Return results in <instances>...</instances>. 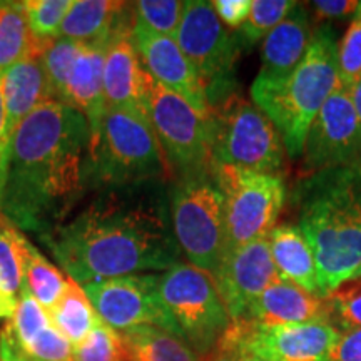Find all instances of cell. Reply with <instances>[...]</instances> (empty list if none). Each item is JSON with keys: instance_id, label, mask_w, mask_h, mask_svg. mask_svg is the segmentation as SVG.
I'll return each instance as SVG.
<instances>
[{"instance_id": "6da1fadb", "label": "cell", "mask_w": 361, "mask_h": 361, "mask_svg": "<svg viewBox=\"0 0 361 361\" xmlns=\"http://www.w3.org/2000/svg\"><path fill=\"white\" fill-rule=\"evenodd\" d=\"M39 241L79 284L168 271L180 259L161 180L99 189Z\"/></svg>"}, {"instance_id": "7a4b0ae2", "label": "cell", "mask_w": 361, "mask_h": 361, "mask_svg": "<svg viewBox=\"0 0 361 361\" xmlns=\"http://www.w3.org/2000/svg\"><path fill=\"white\" fill-rule=\"evenodd\" d=\"M90 152L87 119L62 102H44L12 133L0 214L37 238L51 233L90 191Z\"/></svg>"}, {"instance_id": "3957f363", "label": "cell", "mask_w": 361, "mask_h": 361, "mask_svg": "<svg viewBox=\"0 0 361 361\" xmlns=\"http://www.w3.org/2000/svg\"><path fill=\"white\" fill-rule=\"evenodd\" d=\"M290 201L328 296L361 268V161L300 176Z\"/></svg>"}, {"instance_id": "277c9868", "label": "cell", "mask_w": 361, "mask_h": 361, "mask_svg": "<svg viewBox=\"0 0 361 361\" xmlns=\"http://www.w3.org/2000/svg\"><path fill=\"white\" fill-rule=\"evenodd\" d=\"M338 37L329 24L313 30L303 61L281 85L251 96L281 134L286 156L301 159L306 134L335 90L340 87Z\"/></svg>"}, {"instance_id": "5b68a950", "label": "cell", "mask_w": 361, "mask_h": 361, "mask_svg": "<svg viewBox=\"0 0 361 361\" xmlns=\"http://www.w3.org/2000/svg\"><path fill=\"white\" fill-rule=\"evenodd\" d=\"M147 116L107 107L90 152V191L173 179Z\"/></svg>"}, {"instance_id": "8992f818", "label": "cell", "mask_w": 361, "mask_h": 361, "mask_svg": "<svg viewBox=\"0 0 361 361\" xmlns=\"http://www.w3.org/2000/svg\"><path fill=\"white\" fill-rule=\"evenodd\" d=\"M214 164L234 166L255 173L284 174L286 149L273 121L234 92L209 111Z\"/></svg>"}, {"instance_id": "52a82bcc", "label": "cell", "mask_w": 361, "mask_h": 361, "mask_svg": "<svg viewBox=\"0 0 361 361\" xmlns=\"http://www.w3.org/2000/svg\"><path fill=\"white\" fill-rule=\"evenodd\" d=\"M159 295L174 333L201 361H209L231 326L214 278L189 263H178L159 276Z\"/></svg>"}, {"instance_id": "ba28073f", "label": "cell", "mask_w": 361, "mask_h": 361, "mask_svg": "<svg viewBox=\"0 0 361 361\" xmlns=\"http://www.w3.org/2000/svg\"><path fill=\"white\" fill-rule=\"evenodd\" d=\"M169 216L180 252L211 276L226 250L224 200L211 174L176 178L168 189Z\"/></svg>"}, {"instance_id": "9c48e42d", "label": "cell", "mask_w": 361, "mask_h": 361, "mask_svg": "<svg viewBox=\"0 0 361 361\" xmlns=\"http://www.w3.org/2000/svg\"><path fill=\"white\" fill-rule=\"evenodd\" d=\"M146 116L173 171V179L213 173L209 117L202 116L149 74L146 78Z\"/></svg>"}, {"instance_id": "30bf717a", "label": "cell", "mask_w": 361, "mask_h": 361, "mask_svg": "<svg viewBox=\"0 0 361 361\" xmlns=\"http://www.w3.org/2000/svg\"><path fill=\"white\" fill-rule=\"evenodd\" d=\"M213 178L224 200V256L268 238L288 200L284 176L214 164Z\"/></svg>"}, {"instance_id": "8fae6325", "label": "cell", "mask_w": 361, "mask_h": 361, "mask_svg": "<svg viewBox=\"0 0 361 361\" xmlns=\"http://www.w3.org/2000/svg\"><path fill=\"white\" fill-rule=\"evenodd\" d=\"M174 40L200 75L209 111L238 92L234 64L243 40L219 20L213 2L188 0Z\"/></svg>"}, {"instance_id": "7c38bea8", "label": "cell", "mask_w": 361, "mask_h": 361, "mask_svg": "<svg viewBox=\"0 0 361 361\" xmlns=\"http://www.w3.org/2000/svg\"><path fill=\"white\" fill-rule=\"evenodd\" d=\"M340 335L341 331L328 322L266 326L241 319L226 329L209 360L239 351L263 361H329Z\"/></svg>"}, {"instance_id": "4fadbf2b", "label": "cell", "mask_w": 361, "mask_h": 361, "mask_svg": "<svg viewBox=\"0 0 361 361\" xmlns=\"http://www.w3.org/2000/svg\"><path fill=\"white\" fill-rule=\"evenodd\" d=\"M82 288L99 318L117 333L141 326H157L174 333L173 322L162 305L157 274L101 279L82 284Z\"/></svg>"}, {"instance_id": "5bb4252c", "label": "cell", "mask_w": 361, "mask_h": 361, "mask_svg": "<svg viewBox=\"0 0 361 361\" xmlns=\"http://www.w3.org/2000/svg\"><path fill=\"white\" fill-rule=\"evenodd\" d=\"M358 161H361V121L350 90L340 85L310 126L301 154V176Z\"/></svg>"}, {"instance_id": "9a60e30c", "label": "cell", "mask_w": 361, "mask_h": 361, "mask_svg": "<svg viewBox=\"0 0 361 361\" xmlns=\"http://www.w3.org/2000/svg\"><path fill=\"white\" fill-rule=\"evenodd\" d=\"M0 361H72V345L27 290L0 331Z\"/></svg>"}, {"instance_id": "2e32d148", "label": "cell", "mask_w": 361, "mask_h": 361, "mask_svg": "<svg viewBox=\"0 0 361 361\" xmlns=\"http://www.w3.org/2000/svg\"><path fill=\"white\" fill-rule=\"evenodd\" d=\"M213 278L231 322L245 318L252 301L281 279L271 256L268 238L228 252Z\"/></svg>"}, {"instance_id": "e0dca14e", "label": "cell", "mask_w": 361, "mask_h": 361, "mask_svg": "<svg viewBox=\"0 0 361 361\" xmlns=\"http://www.w3.org/2000/svg\"><path fill=\"white\" fill-rule=\"evenodd\" d=\"M133 40L144 71L156 82L191 104L202 116L209 117L204 85L178 42L137 24L133 27Z\"/></svg>"}, {"instance_id": "ac0fdd59", "label": "cell", "mask_w": 361, "mask_h": 361, "mask_svg": "<svg viewBox=\"0 0 361 361\" xmlns=\"http://www.w3.org/2000/svg\"><path fill=\"white\" fill-rule=\"evenodd\" d=\"M313 30L308 8L296 4L281 24L266 35L261 49L258 78L251 85V96L281 85L303 61Z\"/></svg>"}, {"instance_id": "d6986e66", "label": "cell", "mask_w": 361, "mask_h": 361, "mask_svg": "<svg viewBox=\"0 0 361 361\" xmlns=\"http://www.w3.org/2000/svg\"><path fill=\"white\" fill-rule=\"evenodd\" d=\"M146 78L133 32L117 35L104 59V97L107 107L146 116Z\"/></svg>"}, {"instance_id": "ffe728a7", "label": "cell", "mask_w": 361, "mask_h": 361, "mask_svg": "<svg viewBox=\"0 0 361 361\" xmlns=\"http://www.w3.org/2000/svg\"><path fill=\"white\" fill-rule=\"evenodd\" d=\"M243 319L251 323L266 324H296L328 322L329 305L326 298L314 296L300 286L284 279H278L252 301ZM241 322V319H239Z\"/></svg>"}, {"instance_id": "44dd1931", "label": "cell", "mask_w": 361, "mask_h": 361, "mask_svg": "<svg viewBox=\"0 0 361 361\" xmlns=\"http://www.w3.org/2000/svg\"><path fill=\"white\" fill-rule=\"evenodd\" d=\"M133 4L111 0H74L61 34L84 45H109L117 35L133 32Z\"/></svg>"}, {"instance_id": "7402d4cb", "label": "cell", "mask_w": 361, "mask_h": 361, "mask_svg": "<svg viewBox=\"0 0 361 361\" xmlns=\"http://www.w3.org/2000/svg\"><path fill=\"white\" fill-rule=\"evenodd\" d=\"M109 45H84L80 49L71 78L67 80L64 102L87 119L92 141L96 139L102 116L107 109L104 97V59Z\"/></svg>"}, {"instance_id": "603a6c76", "label": "cell", "mask_w": 361, "mask_h": 361, "mask_svg": "<svg viewBox=\"0 0 361 361\" xmlns=\"http://www.w3.org/2000/svg\"><path fill=\"white\" fill-rule=\"evenodd\" d=\"M42 51L32 52L0 74L7 112V130L11 137L17 126L30 112L44 102L52 101L51 87L42 64Z\"/></svg>"}, {"instance_id": "cb8c5ba5", "label": "cell", "mask_w": 361, "mask_h": 361, "mask_svg": "<svg viewBox=\"0 0 361 361\" xmlns=\"http://www.w3.org/2000/svg\"><path fill=\"white\" fill-rule=\"evenodd\" d=\"M268 243L279 278L296 284L311 295L326 298L319 286L313 250L298 224L274 226L268 234Z\"/></svg>"}, {"instance_id": "d4e9b609", "label": "cell", "mask_w": 361, "mask_h": 361, "mask_svg": "<svg viewBox=\"0 0 361 361\" xmlns=\"http://www.w3.org/2000/svg\"><path fill=\"white\" fill-rule=\"evenodd\" d=\"M121 336L129 361H201L183 338L164 328L141 326Z\"/></svg>"}, {"instance_id": "484cf974", "label": "cell", "mask_w": 361, "mask_h": 361, "mask_svg": "<svg viewBox=\"0 0 361 361\" xmlns=\"http://www.w3.org/2000/svg\"><path fill=\"white\" fill-rule=\"evenodd\" d=\"M49 318L54 328L71 343L78 345L89 335L97 322L96 310L90 305L84 288L78 281L67 276L64 291L54 308L49 311Z\"/></svg>"}, {"instance_id": "4316f807", "label": "cell", "mask_w": 361, "mask_h": 361, "mask_svg": "<svg viewBox=\"0 0 361 361\" xmlns=\"http://www.w3.org/2000/svg\"><path fill=\"white\" fill-rule=\"evenodd\" d=\"M20 258L24 271V288L42 308L51 311L64 291L67 278L44 258L42 252L20 234Z\"/></svg>"}, {"instance_id": "83f0119b", "label": "cell", "mask_w": 361, "mask_h": 361, "mask_svg": "<svg viewBox=\"0 0 361 361\" xmlns=\"http://www.w3.org/2000/svg\"><path fill=\"white\" fill-rule=\"evenodd\" d=\"M44 47L30 32L24 2H0V74Z\"/></svg>"}, {"instance_id": "f1b7e54d", "label": "cell", "mask_w": 361, "mask_h": 361, "mask_svg": "<svg viewBox=\"0 0 361 361\" xmlns=\"http://www.w3.org/2000/svg\"><path fill=\"white\" fill-rule=\"evenodd\" d=\"M82 44L59 37L47 44L42 51V64L51 87L52 101L64 102L67 80L71 78L72 67L78 59Z\"/></svg>"}, {"instance_id": "f546056e", "label": "cell", "mask_w": 361, "mask_h": 361, "mask_svg": "<svg viewBox=\"0 0 361 361\" xmlns=\"http://www.w3.org/2000/svg\"><path fill=\"white\" fill-rule=\"evenodd\" d=\"M72 361H129L123 336L97 318L89 335L72 346Z\"/></svg>"}, {"instance_id": "4dcf8cb0", "label": "cell", "mask_w": 361, "mask_h": 361, "mask_svg": "<svg viewBox=\"0 0 361 361\" xmlns=\"http://www.w3.org/2000/svg\"><path fill=\"white\" fill-rule=\"evenodd\" d=\"M74 0H27L25 17L32 35L39 44L47 45L59 39L62 22Z\"/></svg>"}, {"instance_id": "1f68e13d", "label": "cell", "mask_w": 361, "mask_h": 361, "mask_svg": "<svg viewBox=\"0 0 361 361\" xmlns=\"http://www.w3.org/2000/svg\"><path fill=\"white\" fill-rule=\"evenodd\" d=\"M296 2L291 0H255L251 4L250 16L241 29L236 30L243 45H252L264 40L274 27L281 24Z\"/></svg>"}, {"instance_id": "d6a6232c", "label": "cell", "mask_w": 361, "mask_h": 361, "mask_svg": "<svg viewBox=\"0 0 361 361\" xmlns=\"http://www.w3.org/2000/svg\"><path fill=\"white\" fill-rule=\"evenodd\" d=\"M184 4L186 2H180V0H141V2H134V24L174 39L180 19H183Z\"/></svg>"}, {"instance_id": "836d02e7", "label": "cell", "mask_w": 361, "mask_h": 361, "mask_svg": "<svg viewBox=\"0 0 361 361\" xmlns=\"http://www.w3.org/2000/svg\"><path fill=\"white\" fill-rule=\"evenodd\" d=\"M20 233L13 226H0V290L19 301L24 290Z\"/></svg>"}, {"instance_id": "e575fe53", "label": "cell", "mask_w": 361, "mask_h": 361, "mask_svg": "<svg viewBox=\"0 0 361 361\" xmlns=\"http://www.w3.org/2000/svg\"><path fill=\"white\" fill-rule=\"evenodd\" d=\"M329 318L338 331L361 329V278L343 283L326 296Z\"/></svg>"}, {"instance_id": "d590c367", "label": "cell", "mask_w": 361, "mask_h": 361, "mask_svg": "<svg viewBox=\"0 0 361 361\" xmlns=\"http://www.w3.org/2000/svg\"><path fill=\"white\" fill-rule=\"evenodd\" d=\"M340 85L350 90L361 79V2L351 19L345 37L338 45Z\"/></svg>"}, {"instance_id": "8d00e7d4", "label": "cell", "mask_w": 361, "mask_h": 361, "mask_svg": "<svg viewBox=\"0 0 361 361\" xmlns=\"http://www.w3.org/2000/svg\"><path fill=\"white\" fill-rule=\"evenodd\" d=\"M358 0H314L310 4L311 12L319 20H346L353 19L358 11Z\"/></svg>"}, {"instance_id": "74e56055", "label": "cell", "mask_w": 361, "mask_h": 361, "mask_svg": "<svg viewBox=\"0 0 361 361\" xmlns=\"http://www.w3.org/2000/svg\"><path fill=\"white\" fill-rule=\"evenodd\" d=\"M251 4L252 0H216L213 2V7L219 20L236 32L250 16Z\"/></svg>"}, {"instance_id": "f35d334b", "label": "cell", "mask_w": 361, "mask_h": 361, "mask_svg": "<svg viewBox=\"0 0 361 361\" xmlns=\"http://www.w3.org/2000/svg\"><path fill=\"white\" fill-rule=\"evenodd\" d=\"M329 361H361V329L343 331L333 346Z\"/></svg>"}, {"instance_id": "ab89813d", "label": "cell", "mask_w": 361, "mask_h": 361, "mask_svg": "<svg viewBox=\"0 0 361 361\" xmlns=\"http://www.w3.org/2000/svg\"><path fill=\"white\" fill-rule=\"evenodd\" d=\"M8 147H11V135H8L7 130V112L6 104H4L2 80H0V180H2L4 169H6Z\"/></svg>"}, {"instance_id": "60d3db41", "label": "cell", "mask_w": 361, "mask_h": 361, "mask_svg": "<svg viewBox=\"0 0 361 361\" xmlns=\"http://www.w3.org/2000/svg\"><path fill=\"white\" fill-rule=\"evenodd\" d=\"M16 308H17V300L7 296L6 293L0 290V318L11 319L12 314L16 313Z\"/></svg>"}, {"instance_id": "b9f144b4", "label": "cell", "mask_w": 361, "mask_h": 361, "mask_svg": "<svg viewBox=\"0 0 361 361\" xmlns=\"http://www.w3.org/2000/svg\"><path fill=\"white\" fill-rule=\"evenodd\" d=\"M209 361H263V360H259L258 356H252L250 353H239V351H234V353L218 355Z\"/></svg>"}, {"instance_id": "7bdbcfd3", "label": "cell", "mask_w": 361, "mask_h": 361, "mask_svg": "<svg viewBox=\"0 0 361 361\" xmlns=\"http://www.w3.org/2000/svg\"><path fill=\"white\" fill-rule=\"evenodd\" d=\"M350 94H351V99H353L355 107H356V111H358V116L361 121V79L353 85V87L350 89Z\"/></svg>"}, {"instance_id": "ee69618b", "label": "cell", "mask_w": 361, "mask_h": 361, "mask_svg": "<svg viewBox=\"0 0 361 361\" xmlns=\"http://www.w3.org/2000/svg\"><path fill=\"white\" fill-rule=\"evenodd\" d=\"M356 278H361V268H360V271H358V274H356Z\"/></svg>"}]
</instances>
